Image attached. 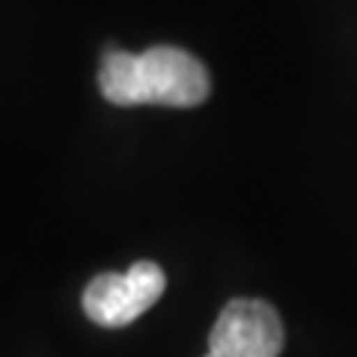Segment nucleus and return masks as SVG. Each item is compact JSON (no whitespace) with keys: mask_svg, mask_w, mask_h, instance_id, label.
Here are the masks:
<instances>
[{"mask_svg":"<svg viewBox=\"0 0 357 357\" xmlns=\"http://www.w3.org/2000/svg\"><path fill=\"white\" fill-rule=\"evenodd\" d=\"M167 277L155 262H134L126 274H98L84 289V312L102 328H126L164 295Z\"/></svg>","mask_w":357,"mask_h":357,"instance_id":"2","label":"nucleus"},{"mask_svg":"<svg viewBox=\"0 0 357 357\" xmlns=\"http://www.w3.org/2000/svg\"><path fill=\"white\" fill-rule=\"evenodd\" d=\"M98 89L110 105L197 107L211 93L208 69L176 45H152L143 54L107 48L98 69Z\"/></svg>","mask_w":357,"mask_h":357,"instance_id":"1","label":"nucleus"},{"mask_svg":"<svg viewBox=\"0 0 357 357\" xmlns=\"http://www.w3.org/2000/svg\"><path fill=\"white\" fill-rule=\"evenodd\" d=\"M283 321L259 298H236L220 310L206 357H280Z\"/></svg>","mask_w":357,"mask_h":357,"instance_id":"3","label":"nucleus"}]
</instances>
